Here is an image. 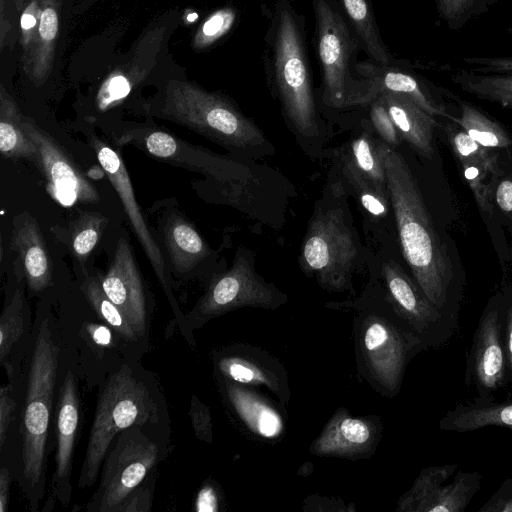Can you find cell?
Wrapping results in <instances>:
<instances>
[{
  "instance_id": "cell-1",
  "label": "cell",
  "mask_w": 512,
  "mask_h": 512,
  "mask_svg": "<svg viewBox=\"0 0 512 512\" xmlns=\"http://www.w3.org/2000/svg\"><path fill=\"white\" fill-rule=\"evenodd\" d=\"M384 165L403 257L413 279L437 308L457 322L460 289L453 264L416 178L402 154L393 147L386 152Z\"/></svg>"
},
{
  "instance_id": "cell-2",
  "label": "cell",
  "mask_w": 512,
  "mask_h": 512,
  "mask_svg": "<svg viewBox=\"0 0 512 512\" xmlns=\"http://www.w3.org/2000/svg\"><path fill=\"white\" fill-rule=\"evenodd\" d=\"M326 306L355 311L353 338L358 376L386 398L398 395L408 364L428 347L395 312L383 290Z\"/></svg>"
},
{
  "instance_id": "cell-3",
  "label": "cell",
  "mask_w": 512,
  "mask_h": 512,
  "mask_svg": "<svg viewBox=\"0 0 512 512\" xmlns=\"http://www.w3.org/2000/svg\"><path fill=\"white\" fill-rule=\"evenodd\" d=\"M148 115L184 126L236 155L261 157L273 146L228 98L189 82L172 81L146 106Z\"/></svg>"
},
{
  "instance_id": "cell-4",
  "label": "cell",
  "mask_w": 512,
  "mask_h": 512,
  "mask_svg": "<svg viewBox=\"0 0 512 512\" xmlns=\"http://www.w3.org/2000/svg\"><path fill=\"white\" fill-rule=\"evenodd\" d=\"M273 67L276 96L285 121L305 153L317 158L323 147V129L303 31L297 14L286 0H280L276 8Z\"/></svg>"
},
{
  "instance_id": "cell-5",
  "label": "cell",
  "mask_w": 512,
  "mask_h": 512,
  "mask_svg": "<svg viewBox=\"0 0 512 512\" xmlns=\"http://www.w3.org/2000/svg\"><path fill=\"white\" fill-rule=\"evenodd\" d=\"M359 243L342 181L331 182L315 204L302 242L299 265L330 293L353 291Z\"/></svg>"
},
{
  "instance_id": "cell-6",
  "label": "cell",
  "mask_w": 512,
  "mask_h": 512,
  "mask_svg": "<svg viewBox=\"0 0 512 512\" xmlns=\"http://www.w3.org/2000/svg\"><path fill=\"white\" fill-rule=\"evenodd\" d=\"M60 347L47 319L39 325L31 358L22 416V467L26 486L42 496L46 441Z\"/></svg>"
},
{
  "instance_id": "cell-7",
  "label": "cell",
  "mask_w": 512,
  "mask_h": 512,
  "mask_svg": "<svg viewBox=\"0 0 512 512\" xmlns=\"http://www.w3.org/2000/svg\"><path fill=\"white\" fill-rule=\"evenodd\" d=\"M317 53L322 69L323 99L333 108L370 103L366 79L353 73L360 42L333 0H312Z\"/></svg>"
},
{
  "instance_id": "cell-8",
  "label": "cell",
  "mask_w": 512,
  "mask_h": 512,
  "mask_svg": "<svg viewBox=\"0 0 512 512\" xmlns=\"http://www.w3.org/2000/svg\"><path fill=\"white\" fill-rule=\"evenodd\" d=\"M155 410L146 386L128 368L109 377L99 394L79 477L81 488L94 484L114 437L144 425L155 416Z\"/></svg>"
},
{
  "instance_id": "cell-9",
  "label": "cell",
  "mask_w": 512,
  "mask_h": 512,
  "mask_svg": "<svg viewBox=\"0 0 512 512\" xmlns=\"http://www.w3.org/2000/svg\"><path fill=\"white\" fill-rule=\"evenodd\" d=\"M287 302L288 297L284 292L256 272L252 252L239 248L232 266L211 280L188 320L197 328L239 308L275 310Z\"/></svg>"
},
{
  "instance_id": "cell-10",
  "label": "cell",
  "mask_w": 512,
  "mask_h": 512,
  "mask_svg": "<svg viewBox=\"0 0 512 512\" xmlns=\"http://www.w3.org/2000/svg\"><path fill=\"white\" fill-rule=\"evenodd\" d=\"M136 426L122 431L105 461L99 488L88 511L117 512L156 463L158 448Z\"/></svg>"
},
{
  "instance_id": "cell-11",
  "label": "cell",
  "mask_w": 512,
  "mask_h": 512,
  "mask_svg": "<svg viewBox=\"0 0 512 512\" xmlns=\"http://www.w3.org/2000/svg\"><path fill=\"white\" fill-rule=\"evenodd\" d=\"M381 272L385 298L428 348L453 336L457 322L437 308L399 264L386 261Z\"/></svg>"
},
{
  "instance_id": "cell-12",
  "label": "cell",
  "mask_w": 512,
  "mask_h": 512,
  "mask_svg": "<svg viewBox=\"0 0 512 512\" xmlns=\"http://www.w3.org/2000/svg\"><path fill=\"white\" fill-rule=\"evenodd\" d=\"M482 475L456 463L423 468L398 500V512H462L481 489Z\"/></svg>"
},
{
  "instance_id": "cell-13",
  "label": "cell",
  "mask_w": 512,
  "mask_h": 512,
  "mask_svg": "<svg viewBox=\"0 0 512 512\" xmlns=\"http://www.w3.org/2000/svg\"><path fill=\"white\" fill-rule=\"evenodd\" d=\"M115 142L117 145L134 146L155 159L200 173L207 179L232 181L240 176L241 166L237 163L192 145L159 128H128Z\"/></svg>"
},
{
  "instance_id": "cell-14",
  "label": "cell",
  "mask_w": 512,
  "mask_h": 512,
  "mask_svg": "<svg viewBox=\"0 0 512 512\" xmlns=\"http://www.w3.org/2000/svg\"><path fill=\"white\" fill-rule=\"evenodd\" d=\"M501 305V292L488 300L478 320L467 358L465 382L474 386L475 399L480 401L495 400V394L507 386Z\"/></svg>"
},
{
  "instance_id": "cell-15",
  "label": "cell",
  "mask_w": 512,
  "mask_h": 512,
  "mask_svg": "<svg viewBox=\"0 0 512 512\" xmlns=\"http://www.w3.org/2000/svg\"><path fill=\"white\" fill-rule=\"evenodd\" d=\"M23 127L37 148L35 165L49 192L62 204L97 203L100 195L78 165L44 129L30 117H23Z\"/></svg>"
},
{
  "instance_id": "cell-16",
  "label": "cell",
  "mask_w": 512,
  "mask_h": 512,
  "mask_svg": "<svg viewBox=\"0 0 512 512\" xmlns=\"http://www.w3.org/2000/svg\"><path fill=\"white\" fill-rule=\"evenodd\" d=\"M87 141L94 150L101 168L120 198L131 228L148 258L158 281L167 297H169L173 308L178 311L177 304L171 293L165 259L137 203L129 173L120 153L100 139L93 131L88 132Z\"/></svg>"
},
{
  "instance_id": "cell-17",
  "label": "cell",
  "mask_w": 512,
  "mask_h": 512,
  "mask_svg": "<svg viewBox=\"0 0 512 512\" xmlns=\"http://www.w3.org/2000/svg\"><path fill=\"white\" fill-rule=\"evenodd\" d=\"M215 364L225 380L249 387H265L282 406L291 399L285 367L262 348L246 343L234 344L219 353Z\"/></svg>"
},
{
  "instance_id": "cell-18",
  "label": "cell",
  "mask_w": 512,
  "mask_h": 512,
  "mask_svg": "<svg viewBox=\"0 0 512 512\" xmlns=\"http://www.w3.org/2000/svg\"><path fill=\"white\" fill-rule=\"evenodd\" d=\"M382 422L378 416L354 417L338 408L313 440L309 452L319 457L360 460L371 457L381 441Z\"/></svg>"
},
{
  "instance_id": "cell-19",
  "label": "cell",
  "mask_w": 512,
  "mask_h": 512,
  "mask_svg": "<svg viewBox=\"0 0 512 512\" xmlns=\"http://www.w3.org/2000/svg\"><path fill=\"white\" fill-rule=\"evenodd\" d=\"M104 292L122 311L138 336L146 330V297L143 280L129 241L121 237L107 272L100 277Z\"/></svg>"
},
{
  "instance_id": "cell-20",
  "label": "cell",
  "mask_w": 512,
  "mask_h": 512,
  "mask_svg": "<svg viewBox=\"0 0 512 512\" xmlns=\"http://www.w3.org/2000/svg\"><path fill=\"white\" fill-rule=\"evenodd\" d=\"M79 425V399L74 376L68 371L60 388L57 414V451L52 488L66 506L71 498L70 484L74 444Z\"/></svg>"
},
{
  "instance_id": "cell-21",
  "label": "cell",
  "mask_w": 512,
  "mask_h": 512,
  "mask_svg": "<svg viewBox=\"0 0 512 512\" xmlns=\"http://www.w3.org/2000/svg\"><path fill=\"white\" fill-rule=\"evenodd\" d=\"M356 73L366 79L370 88L371 102L383 91L404 95L434 117L451 120L453 115L439 101L423 80L416 75L391 65L375 62L359 63L355 66ZM370 102V103H371Z\"/></svg>"
},
{
  "instance_id": "cell-22",
  "label": "cell",
  "mask_w": 512,
  "mask_h": 512,
  "mask_svg": "<svg viewBox=\"0 0 512 512\" xmlns=\"http://www.w3.org/2000/svg\"><path fill=\"white\" fill-rule=\"evenodd\" d=\"M10 249L17 253L29 289L41 292L52 284V263L37 220L27 211L13 218Z\"/></svg>"
},
{
  "instance_id": "cell-23",
  "label": "cell",
  "mask_w": 512,
  "mask_h": 512,
  "mask_svg": "<svg viewBox=\"0 0 512 512\" xmlns=\"http://www.w3.org/2000/svg\"><path fill=\"white\" fill-rule=\"evenodd\" d=\"M226 399L242 424L255 436L276 439L285 429L279 410L262 394L249 386L222 378Z\"/></svg>"
},
{
  "instance_id": "cell-24",
  "label": "cell",
  "mask_w": 512,
  "mask_h": 512,
  "mask_svg": "<svg viewBox=\"0 0 512 512\" xmlns=\"http://www.w3.org/2000/svg\"><path fill=\"white\" fill-rule=\"evenodd\" d=\"M377 97L383 101L401 139L419 154L432 158L436 117L430 115L408 97L383 91Z\"/></svg>"
},
{
  "instance_id": "cell-25",
  "label": "cell",
  "mask_w": 512,
  "mask_h": 512,
  "mask_svg": "<svg viewBox=\"0 0 512 512\" xmlns=\"http://www.w3.org/2000/svg\"><path fill=\"white\" fill-rule=\"evenodd\" d=\"M162 235L171 266L178 274L191 272L211 252L195 226L182 214L167 215Z\"/></svg>"
},
{
  "instance_id": "cell-26",
  "label": "cell",
  "mask_w": 512,
  "mask_h": 512,
  "mask_svg": "<svg viewBox=\"0 0 512 512\" xmlns=\"http://www.w3.org/2000/svg\"><path fill=\"white\" fill-rule=\"evenodd\" d=\"M488 426L512 430V401L474 399L473 402L456 405L439 421V428L449 432H473Z\"/></svg>"
},
{
  "instance_id": "cell-27",
  "label": "cell",
  "mask_w": 512,
  "mask_h": 512,
  "mask_svg": "<svg viewBox=\"0 0 512 512\" xmlns=\"http://www.w3.org/2000/svg\"><path fill=\"white\" fill-rule=\"evenodd\" d=\"M442 91L452 98L459 108V116L453 115L451 121L455 122L478 144L491 150L508 149L512 146L511 136L500 123L474 104L461 99L446 89H442Z\"/></svg>"
},
{
  "instance_id": "cell-28",
  "label": "cell",
  "mask_w": 512,
  "mask_h": 512,
  "mask_svg": "<svg viewBox=\"0 0 512 512\" xmlns=\"http://www.w3.org/2000/svg\"><path fill=\"white\" fill-rule=\"evenodd\" d=\"M23 117L14 99L2 88L0 95V152L5 159L35 163L37 148L23 127Z\"/></svg>"
},
{
  "instance_id": "cell-29",
  "label": "cell",
  "mask_w": 512,
  "mask_h": 512,
  "mask_svg": "<svg viewBox=\"0 0 512 512\" xmlns=\"http://www.w3.org/2000/svg\"><path fill=\"white\" fill-rule=\"evenodd\" d=\"M361 48L373 62L391 65L393 57L380 35L370 0H338Z\"/></svg>"
},
{
  "instance_id": "cell-30",
  "label": "cell",
  "mask_w": 512,
  "mask_h": 512,
  "mask_svg": "<svg viewBox=\"0 0 512 512\" xmlns=\"http://www.w3.org/2000/svg\"><path fill=\"white\" fill-rule=\"evenodd\" d=\"M368 124L366 122L361 133L349 143L348 148H345L340 155L377 185L388 189L384 160L386 152L391 146L377 138L371 123Z\"/></svg>"
},
{
  "instance_id": "cell-31",
  "label": "cell",
  "mask_w": 512,
  "mask_h": 512,
  "mask_svg": "<svg viewBox=\"0 0 512 512\" xmlns=\"http://www.w3.org/2000/svg\"><path fill=\"white\" fill-rule=\"evenodd\" d=\"M450 80L477 99L512 110V74H482L464 68L452 71Z\"/></svg>"
},
{
  "instance_id": "cell-32",
  "label": "cell",
  "mask_w": 512,
  "mask_h": 512,
  "mask_svg": "<svg viewBox=\"0 0 512 512\" xmlns=\"http://www.w3.org/2000/svg\"><path fill=\"white\" fill-rule=\"evenodd\" d=\"M108 218L100 213L83 211L73 219L67 228L66 245L72 257L84 266L99 243Z\"/></svg>"
},
{
  "instance_id": "cell-33",
  "label": "cell",
  "mask_w": 512,
  "mask_h": 512,
  "mask_svg": "<svg viewBox=\"0 0 512 512\" xmlns=\"http://www.w3.org/2000/svg\"><path fill=\"white\" fill-rule=\"evenodd\" d=\"M343 178L351 188L361 206L374 218H384L391 205L388 189L377 185L354 167L347 159L339 156Z\"/></svg>"
},
{
  "instance_id": "cell-34",
  "label": "cell",
  "mask_w": 512,
  "mask_h": 512,
  "mask_svg": "<svg viewBox=\"0 0 512 512\" xmlns=\"http://www.w3.org/2000/svg\"><path fill=\"white\" fill-rule=\"evenodd\" d=\"M58 34V14L51 3L45 1L41 10L37 38L29 57V72L34 80H43L47 75L53 57Z\"/></svg>"
},
{
  "instance_id": "cell-35",
  "label": "cell",
  "mask_w": 512,
  "mask_h": 512,
  "mask_svg": "<svg viewBox=\"0 0 512 512\" xmlns=\"http://www.w3.org/2000/svg\"><path fill=\"white\" fill-rule=\"evenodd\" d=\"M80 289L97 315L128 341H134L137 333L126 320L122 311L106 295L100 277L86 276Z\"/></svg>"
},
{
  "instance_id": "cell-36",
  "label": "cell",
  "mask_w": 512,
  "mask_h": 512,
  "mask_svg": "<svg viewBox=\"0 0 512 512\" xmlns=\"http://www.w3.org/2000/svg\"><path fill=\"white\" fill-rule=\"evenodd\" d=\"M444 28L459 31L488 13L499 0H433Z\"/></svg>"
},
{
  "instance_id": "cell-37",
  "label": "cell",
  "mask_w": 512,
  "mask_h": 512,
  "mask_svg": "<svg viewBox=\"0 0 512 512\" xmlns=\"http://www.w3.org/2000/svg\"><path fill=\"white\" fill-rule=\"evenodd\" d=\"M25 297L21 290H16L0 318V362L11 373L9 358L14 345L24 332Z\"/></svg>"
},
{
  "instance_id": "cell-38",
  "label": "cell",
  "mask_w": 512,
  "mask_h": 512,
  "mask_svg": "<svg viewBox=\"0 0 512 512\" xmlns=\"http://www.w3.org/2000/svg\"><path fill=\"white\" fill-rule=\"evenodd\" d=\"M236 13L231 8L214 12L199 28L194 39L195 48L204 49L226 34L232 27Z\"/></svg>"
},
{
  "instance_id": "cell-39",
  "label": "cell",
  "mask_w": 512,
  "mask_h": 512,
  "mask_svg": "<svg viewBox=\"0 0 512 512\" xmlns=\"http://www.w3.org/2000/svg\"><path fill=\"white\" fill-rule=\"evenodd\" d=\"M370 104V119L374 131L389 146H397L401 137L383 101L376 97Z\"/></svg>"
},
{
  "instance_id": "cell-40",
  "label": "cell",
  "mask_w": 512,
  "mask_h": 512,
  "mask_svg": "<svg viewBox=\"0 0 512 512\" xmlns=\"http://www.w3.org/2000/svg\"><path fill=\"white\" fill-rule=\"evenodd\" d=\"M501 332L506 358V382L512 388V287L501 291Z\"/></svg>"
},
{
  "instance_id": "cell-41",
  "label": "cell",
  "mask_w": 512,
  "mask_h": 512,
  "mask_svg": "<svg viewBox=\"0 0 512 512\" xmlns=\"http://www.w3.org/2000/svg\"><path fill=\"white\" fill-rule=\"evenodd\" d=\"M461 60L473 72L482 74H512V55L464 56Z\"/></svg>"
},
{
  "instance_id": "cell-42",
  "label": "cell",
  "mask_w": 512,
  "mask_h": 512,
  "mask_svg": "<svg viewBox=\"0 0 512 512\" xmlns=\"http://www.w3.org/2000/svg\"><path fill=\"white\" fill-rule=\"evenodd\" d=\"M189 416L196 437L204 442H212V418L210 408L195 395L190 402Z\"/></svg>"
},
{
  "instance_id": "cell-43",
  "label": "cell",
  "mask_w": 512,
  "mask_h": 512,
  "mask_svg": "<svg viewBox=\"0 0 512 512\" xmlns=\"http://www.w3.org/2000/svg\"><path fill=\"white\" fill-rule=\"evenodd\" d=\"M479 512H512V476L505 479Z\"/></svg>"
},
{
  "instance_id": "cell-44",
  "label": "cell",
  "mask_w": 512,
  "mask_h": 512,
  "mask_svg": "<svg viewBox=\"0 0 512 512\" xmlns=\"http://www.w3.org/2000/svg\"><path fill=\"white\" fill-rule=\"evenodd\" d=\"M10 386H2L0 390V447L3 448L8 430L10 428L13 413L15 410V402L12 397Z\"/></svg>"
},
{
  "instance_id": "cell-45",
  "label": "cell",
  "mask_w": 512,
  "mask_h": 512,
  "mask_svg": "<svg viewBox=\"0 0 512 512\" xmlns=\"http://www.w3.org/2000/svg\"><path fill=\"white\" fill-rule=\"evenodd\" d=\"M493 196L498 208L512 221V177L497 181Z\"/></svg>"
},
{
  "instance_id": "cell-46",
  "label": "cell",
  "mask_w": 512,
  "mask_h": 512,
  "mask_svg": "<svg viewBox=\"0 0 512 512\" xmlns=\"http://www.w3.org/2000/svg\"><path fill=\"white\" fill-rule=\"evenodd\" d=\"M151 509V494L148 488L134 490L117 512H147Z\"/></svg>"
},
{
  "instance_id": "cell-47",
  "label": "cell",
  "mask_w": 512,
  "mask_h": 512,
  "mask_svg": "<svg viewBox=\"0 0 512 512\" xmlns=\"http://www.w3.org/2000/svg\"><path fill=\"white\" fill-rule=\"evenodd\" d=\"M195 510L197 512L219 511V495L212 484L207 483L199 490L195 501Z\"/></svg>"
},
{
  "instance_id": "cell-48",
  "label": "cell",
  "mask_w": 512,
  "mask_h": 512,
  "mask_svg": "<svg viewBox=\"0 0 512 512\" xmlns=\"http://www.w3.org/2000/svg\"><path fill=\"white\" fill-rule=\"evenodd\" d=\"M90 337L99 346H110L112 343V335L110 329L105 325L89 324L87 328Z\"/></svg>"
},
{
  "instance_id": "cell-49",
  "label": "cell",
  "mask_w": 512,
  "mask_h": 512,
  "mask_svg": "<svg viewBox=\"0 0 512 512\" xmlns=\"http://www.w3.org/2000/svg\"><path fill=\"white\" fill-rule=\"evenodd\" d=\"M11 475L6 467L0 471V512H5L9 503Z\"/></svg>"
},
{
  "instance_id": "cell-50",
  "label": "cell",
  "mask_w": 512,
  "mask_h": 512,
  "mask_svg": "<svg viewBox=\"0 0 512 512\" xmlns=\"http://www.w3.org/2000/svg\"><path fill=\"white\" fill-rule=\"evenodd\" d=\"M36 24V19L32 14H23L21 18V25L24 30H30Z\"/></svg>"
},
{
  "instance_id": "cell-51",
  "label": "cell",
  "mask_w": 512,
  "mask_h": 512,
  "mask_svg": "<svg viewBox=\"0 0 512 512\" xmlns=\"http://www.w3.org/2000/svg\"><path fill=\"white\" fill-rule=\"evenodd\" d=\"M508 30L512 33V21H511V23H510V25H509Z\"/></svg>"
}]
</instances>
